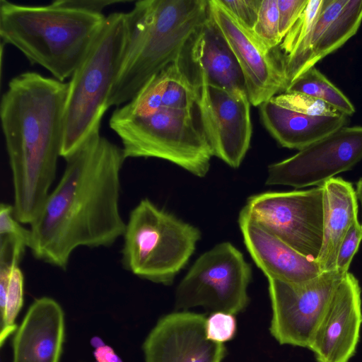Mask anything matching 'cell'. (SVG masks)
Returning a JSON list of instances; mask_svg holds the SVG:
<instances>
[{
	"label": "cell",
	"mask_w": 362,
	"mask_h": 362,
	"mask_svg": "<svg viewBox=\"0 0 362 362\" xmlns=\"http://www.w3.org/2000/svg\"><path fill=\"white\" fill-rule=\"evenodd\" d=\"M122 147L100 132L65 158L55 188L30 224L34 257L65 269L78 247L112 245L126 227L119 211Z\"/></svg>",
	"instance_id": "cell-1"
},
{
	"label": "cell",
	"mask_w": 362,
	"mask_h": 362,
	"mask_svg": "<svg viewBox=\"0 0 362 362\" xmlns=\"http://www.w3.org/2000/svg\"><path fill=\"white\" fill-rule=\"evenodd\" d=\"M69 83L26 71L12 78L0 103V117L12 174L16 218L31 224L57 172L64 139Z\"/></svg>",
	"instance_id": "cell-2"
},
{
	"label": "cell",
	"mask_w": 362,
	"mask_h": 362,
	"mask_svg": "<svg viewBox=\"0 0 362 362\" xmlns=\"http://www.w3.org/2000/svg\"><path fill=\"white\" fill-rule=\"evenodd\" d=\"M125 15L127 51L109 107L128 103L153 76L183 61L209 17V0H141Z\"/></svg>",
	"instance_id": "cell-3"
},
{
	"label": "cell",
	"mask_w": 362,
	"mask_h": 362,
	"mask_svg": "<svg viewBox=\"0 0 362 362\" xmlns=\"http://www.w3.org/2000/svg\"><path fill=\"white\" fill-rule=\"evenodd\" d=\"M106 16L58 6L0 1L1 42L64 82L81 64Z\"/></svg>",
	"instance_id": "cell-4"
},
{
	"label": "cell",
	"mask_w": 362,
	"mask_h": 362,
	"mask_svg": "<svg viewBox=\"0 0 362 362\" xmlns=\"http://www.w3.org/2000/svg\"><path fill=\"white\" fill-rule=\"evenodd\" d=\"M127 40L125 13L106 16L87 55L68 82L61 152L64 159L100 132L110 91L125 57Z\"/></svg>",
	"instance_id": "cell-5"
},
{
	"label": "cell",
	"mask_w": 362,
	"mask_h": 362,
	"mask_svg": "<svg viewBox=\"0 0 362 362\" xmlns=\"http://www.w3.org/2000/svg\"><path fill=\"white\" fill-rule=\"evenodd\" d=\"M110 127L119 137L125 158H157L204 177L214 156L197 105L189 110L161 107L143 116L112 112Z\"/></svg>",
	"instance_id": "cell-6"
},
{
	"label": "cell",
	"mask_w": 362,
	"mask_h": 362,
	"mask_svg": "<svg viewBox=\"0 0 362 362\" xmlns=\"http://www.w3.org/2000/svg\"><path fill=\"white\" fill-rule=\"evenodd\" d=\"M123 237L125 269L170 285L193 255L201 232L145 198L131 211Z\"/></svg>",
	"instance_id": "cell-7"
},
{
	"label": "cell",
	"mask_w": 362,
	"mask_h": 362,
	"mask_svg": "<svg viewBox=\"0 0 362 362\" xmlns=\"http://www.w3.org/2000/svg\"><path fill=\"white\" fill-rule=\"evenodd\" d=\"M251 279L252 268L243 253L229 242L221 243L203 253L182 279L175 308L185 311L201 306L235 315L248 305Z\"/></svg>",
	"instance_id": "cell-8"
},
{
	"label": "cell",
	"mask_w": 362,
	"mask_h": 362,
	"mask_svg": "<svg viewBox=\"0 0 362 362\" xmlns=\"http://www.w3.org/2000/svg\"><path fill=\"white\" fill-rule=\"evenodd\" d=\"M300 254L316 260L323 233V187L250 196L242 209Z\"/></svg>",
	"instance_id": "cell-9"
},
{
	"label": "cell",
	"mask_w": 362,
	"mask_h": 362,
	"mask_svg": "<svg viewBox=\"0 0 362 362\" xmlns=\"http://www.w3.org/2000/svg\"><path fill=\"white\" fill-rule=\"evenodd\" d=\"M345 274L325 272L302 283L267 279L270 332L281 344L309 348L328 304Z\"/></svg>",
	"instance_id": "cell-10"
},
{
	"label": "cell",
	"mask_w": 362,
	"mask_h": 362,
	"mask_svg": "<svg viewBox=\"0 0 362 362\" xmlns=\"http://www.w3.org/2000/svg\"><path fill=\"white\" fill-rule=\"evenodd\" d=\"M362 160V126H344L268 167L267 185L322 186Z\"/></svg>",
	"instance_id": "cell-11"
},
{
	"label": "cell",
	"mask_w": 362,
	"mask_h": 362,
	"mask_svg": "<svg viewBox=\"0 0 362 362\" xmlns=\"http://www.w3.org/2000/svg\"><path fill=\"white\" fill-rule=\"evenodd\" d=\"M198 84L197 107L213 155L238 168L250 148L252 134L251 103L247 92Z\"/></svg>",
	"instance_id": "cell-12"
},
{
	"label": "cell",
	"mask_w": 362,
	"mask_h": 362,
	"mask_svg": "<svg viewBox=\"0 0 362 362\" xmlns=\"http://www.w3.org/2000/svg\"><path fill=\"white\" fill-rule=\"evenodd\" d=\"M209 15L232 50L243 72L247 96L261 105L284 92L288 83L275 49H268L221 4L209 0Z\"/></svg>",
	"instance_id": "cell-13"
},
{
	"label": "cell",
	"mask_w": 362,
	"mask_h": 362,
	"mask_svg": "<svg viewBox=\"0 0 362 362\" xmlns=\"http://www.w3.org/2000/svg\"><path fill=\"white\" fill-rule=\"evenodd\" d=\"M206 319L187 310L160 318L144 342L145 362H222L226 348L206 337Z\"/></svg>",
	"instance_id": "cell-14"
},
{
	"label": "cell",
	"mask_w": 362,
	"mask_h": 362,
	"mask_svg": "<svg viewBox=\"0 0 362 362\" xmlns=\"http://www.w3.org/2000/svg\"><path fill=\"white\" fill-rule=\"evenodd\" d=\"M362 324L361 288L351 273L341 279L309 346L317 362H349Z\"/></svg>",
	"instance_id": "cell-15"
},
{
	"label": "cell",
	"mask_w": 362,
	"mask_h": 362,
	"mask_svg": "<svg viewBox=\"0 0 362 362\" xmlns=\"http://www.w3.org/2000/svg\"><path fill=\"white\" fill-rule=\"evenodd\" d=\"M362 22V0H323L311 32L280 58L288 86L353 37Z\"/></svg>",
	"instance_id": "cell-16"
},
{
	"label": "cell",
	"mask_w": 362,
	"mask_h": 362,
	"mask_svg": "<svg viewBox=\"0 0 362 362\" xmlns=\"http://www.w3.org/2000/svg\"><path fill=\"white\" fill-rule=\"evenodd\" d=\"M238 224L248 252L267 279L302 283L322 273L316 260L294 250L243 210Z\"/></svg>",
	"instance_id": "cell-17"
},
{
	"label": "cell",
	"mask_w": 362,
	"mask_h": 362,
	"mask_svg": "<svg viewBox=\"0 0 362 362\" xmlns=\"http://www.w3.org/2000/svg\"><path fill=\"white\" fill-rule=\"evenodd\" d=\"M64 336L61 305L49 297L37 298L15 332L12 362H59Z\"/></svg>",
	"instance_id": "cell-18"
},
{
	"label": "cell",
	"mask_w": 362,
	"mask_h": 362,
	"mask_svg": "<svg viewBox=\"0 0 362 362\" xmlns=\"http://www.w3.org/2000/svg\"><path fill=\"white\" fill-rule=\"evenodd\" d=\"M188 53L196 69L194 82L229 91H246L238 61L210 15L194 37Z\"/></svg>",
	"instance_id": "cell-19"
},
{
	"label": "cell",
	"mask_w": 362,
	"mask_h": 362,
	"mask_svg": "<svg viewBox=\"0 0 362 362\" xmlns=\"http://www.w3.org/2000/svg\"><path fill=\"white\" fill-rule=\"evenodd\" d=\"M323 233L316 261L322 272L336 270L340 245L353 222L358 219L356 192L351 183L333 177L323 185Z\"/></svg>",
	"instance_id": "cell-20"
},
{
	"label": "cell",
	"mask_w": 362,
	"mask_h": 362,
	"mask_svg": "<svg viewBox=\"0 0 362 362\" xmlns=\"http://www.w3.org/2000/svg\"><path fill=\"white\" fill-rule=\"evenodd\" d=\"M259 113L264 126L281 146L298 150L344 127L348 117L303 115L279 106L271 99L260 105Z\"/></svg>",
	"instance_id": "cell-21"
},
{
	"label": "cell",
	"mask_w": 362,
	"mask_h": 362,
	"mask_svg": "<svg viewBox=\"0 0 362 362\" xmlns=\"http://www.w3.org/2000/svg\"><path fill=\"white\" fill-rule=\"evenodd\" d=\"M284 92L309 95L323 100L346 116L352 115L356 111L349 99L315 66L291 82Z\"/></svg>",
	"instance_id": "cell-22"
},
{
	"label": "cell",
	"mask_w": 362,
	"mask_h": 362,
	"mask_svg": "<svg viewBox=\"0 0 362 362\" xmlns=\"http://www.w3.org/2000/svg\"><path fill=\"white\" fill-rule=\"evenodd\" d=\"M30 230L24 228L14 216L13 206H0V267H15L29 247Z\"/></svg>",
	"instance_id": "cell-23"
},
{
	"label": "cell",
	"mask_w": 362,
	"mask_h": 362,
	"mask_svg": "<svg viewBox=\"0 0 362 362\" xmlns=\"http://www.w3.org/2000/svg\"><path fill=\"white\" fill-rule=\"evenodd\" d=\"M168 81L162 98V107L189 110L197 105L199 85L192 79L182 61L168 66Z\"/></svg>",
	"instance_id": "cell-24"
},
{
	"label": "cell",
	"mask_w": 362,
	"mask_h": 362,
	"mask_svg": "<svg viewBox=\"0 0 362 362\" xmlns=\"http://www.w3.org/2000/svg\"><path fill=\"white\" fill-rule=\"evenodd\" d=\"M168 66L153 76L128 103L113 112L121 116H143L162 107V98L168 81Z\"/></svg>",
	"instance_id": "cell-25"
},
{
	"label": "cell",
	"mask_w": 362,
	"mask_h": 362,
	"mask_svg": "<svg viewBox=\"0 0 362 362\" xmlns=\"http://www.w3.org/2000/svg\"><path fill=\"white\" fill-rule=\"evenodd\" d=\"M24 277L19 267L11 272L4 303L1 311L0 344L15 332L18 328L16 319L23 304Z\"/></svg>",
	"instance_id": "cell-26"
},
{
	"label": "cell",
	"mask_w": 362,
	"mask_h": 362,
	"mask_svg": "<svg viewBox=\"0 0 362 362\" xmlns=\"http://www.w3.org/2000/svg\"><path fill=\"white\" fill-rule=\"evenodd\" d=\"M323 0H308L303 13L275 48L279 58L290 54L311 32L320 15Z\"/></svg>",
	"instance_id": "cell-27"
},
{
	"label": "cell",
	"mask_w": 362,
	"mask_h": 362,
	"mask_svg": "<svg viewBox=\"0 0 362 362\" xmlns=\"http://www.w3.org/2000/svg\"><path fill=\"white\" fill-rule=\"evenodd\" d=\"M271 100L279 106L310 116L338 117L344 115L327 103L298 92H282Z\"/></svg>",
	"instance_id": "cell-28"
},
{
	"label": "cell",
	"mask_w": 362,
	"mask_h": 362,
	"mask_svg": "<svg viewBox=\"0 0 362 362\" xmlns=\"http://www.w3.org/2000/svg\"><path fill=\"white\" fill-rule=\"evenodd\" d=\"M252 34L268 49L276 48L282 41L279 33L277 0H262Z\"/></svg>",
	"instance_id": "cell-29"
},
{
	"label": "cell",
	"mask_w": 362,
	"mask_h": 362,
	"mask_svg": "<svg viewBox=\"0 0 362 362\" xmlns=\"http://www.w3.org/2000/svg\"><path fill=\"white\" fill-rule=\"evenodd\" d=\"M206 337L215 342L224 343L231 340L236 332V320L234 315L216 312L206 319Z\"/></svg>",
	"instance_id": "cell-30"
},
{
	"label": "cell",
	"mask_w": 362,
	"mask_h": 362,
	"mask_svg": "<svg viewBox=\"0 0 362 362\" xmlns=\"http://www.w3.org/2000/svg\"><path fill=\"white\" fill-rule=\"evenodd\" d=\"M362 240V227L358 219L355 220L347 231L338 252L336 270L341 274L348 269L359 244Z\"/></svg>",
	"instance_id": "cell-31"
},
{
	"label": "cell",
	"mask_w": 362,
	"mask_h": 362,
	"mask_svg": "<svg viewBox=\"0 0 362 362\" xmlns=\"http://www.w3.org/2000/svg\"><path fill=\"white\" fill-rule=\"evenodd\" d=\"M262 1L220 0V2L244 28L252 32Z\"/></svg>",
	"instance_id": "cell-32"
},
{
	"label": "cell",
	"mask_w": 362,
	"mask_h": 362,
	"mask_svg": "<svg viewBox=\"0 0 362 362\" xmlns=\"http://www.w3.org/2000/svg\"><path fill=\"white\" fill-rule=\"evenodd\" d=\"M308 0H277L279 33L284 37L305 9Z\"/></svg>",
	"instance_id": "cell-33"
},
{
	"label": "cell",
	"mask_w": 362,
	"mask_h": 362,
	"mask_svg": "<svg viewBox=\"0 0 362 362\" xmlns=\"http://www.w3.org/2000/svg\"><path fill=\"white\" fill-rule=\"evenodd\" d=\"M55 4L71 8L78 9L93 13L103 14L102 11L107 6L129 2L126 0H57Z\"/></svg>",
	"instance_id": "cell-34"
},
{
	"label": "cell",
	"mask_w": 362,
	"mask_h": 362,
	"mask_svg": "<svg viewBox=\"0 0 362 362\" xmlns=\"http://www.w3.org/2000/svg\"><path fill=\"white\" fill-rule=\"evenodd\" d=\"M94 356L97 362H122L115 351L105 344L95 349Z\"/></svg>",
	"instance_id": "cell-35"
},
{
	"label": "cell",
	"mask_w": 362,
	"mask_h": 362,
	"mask_svg": "<svg viewBox=\"0 0 362 362\" xmlns=\"http://www.w3.org/2000/svg\"><path fill=\"white\" fill-rule=\"evenodd\" d=\"M356 195L358 199L360 201L362 206V177L357 182ZM362 227V223L361 224Z\"/></svg>",
	"instance_id": "cell-36"
}]
</instances>
